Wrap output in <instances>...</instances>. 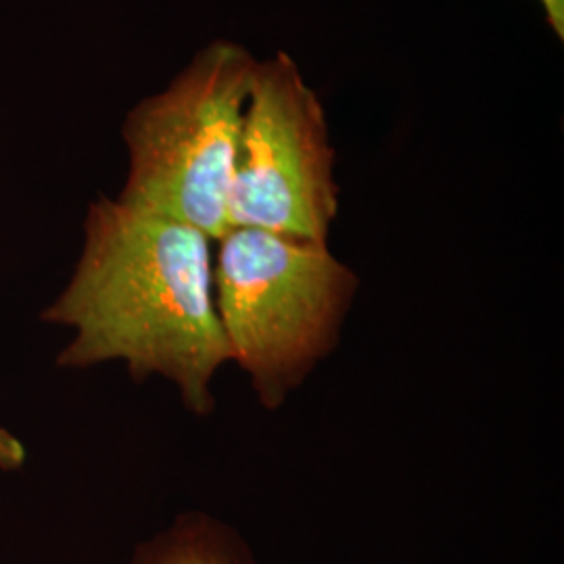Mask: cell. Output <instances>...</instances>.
Instances as JSON below:
<instances>
[{
  "label": "cell",
  "mask_w": 564,
  "mask_h": 564,
  "mask_svg": "<svg viewBox=\"0 0 564 564\" xmlns=\"http://www.w3.org/2000/svg\"><path fill=\"white\" fill-rule=\"evenodd\" d=\"M256 65L242 44L212 42L165 90L139 102L121 130L130 172L118 199L220 241Z\"/></svg>",
  "instance_id": "3957f363"
},
{
  "label": "cell",
  "mask_w": 564,
  "mask_h": 564,
  "mask_svg": "<svg viewBox=\"0 0 564 564\" xmlns=\"http://www.w3.org/2000/svg\"><path fill=\"white\" fill-rule=\"evenodd\" d=\"M132 564H256L241 535L205 514H186L142 544Z\"/></svg>",
  "instance_id": "5b68a950"
},
{
  "label": "cell",
  "mask_w": 564,
  "mask_h": 564,
  "mask_svg": "<svg viewBox=\"0 0 564 564\" xmlns=\"http://www.w3.org/2000/svg\"><path fill=\"white\" fill-rule=\"evenodd\" d=\"M544 7L545 21L552 32L563 41L564 39V0H540Z\"/></svg>",
  "instance_id": "8992f818"
},
{
  "label": "cell",
  "mask_w": 564,
  "mask_h": 564,
  "mask_svg": "<svg viewBox=\"0 0 564 564\" xmlns=\"http://www.w3.org/2000/svg\"><path fill=\"white\" fill-rule=\"evenodd\" d=\"M339 214L335 149L316 90L279 51L258 61L228 195L232 226L328 241Z\"/></svg>",
  "instance_id": "277c9868"
},
{
  "label": "cell",
  "mask_w": 564,
  "mask_h": 564,
  "mask_svg": "<svg viewBox=\"0 0 564 564\" xmlns=\"http://www.w3.org/2000/svg\"><path fill=\"white\" fill-rule=\"evenodd\" d=\"M209 241L120 199L93 203L80 262L44 312V321L76 330L61 366L123 360L134 381L162 375L191 412L212 414V381L232 354L216 310Z\"/></svg>",
  "instance_id": "6da1fadb"
},
{
  "label": "cell",
  "mask_w": 564,
  "mask_h": 564,
  "mask_svg": "<svg viewBox=\"0 0 564 564\" xmlns=\"http://www.w3.org/2000/svg\"><path fill=\"white\" fill-rule=\"evenodd\" d=\"M358 274L328 241L232 226L214 265V295L232 362L274 412L341 341Z\"/></svg>",
  "instance_id": "7a4b0ae2"
}]
</instances>
